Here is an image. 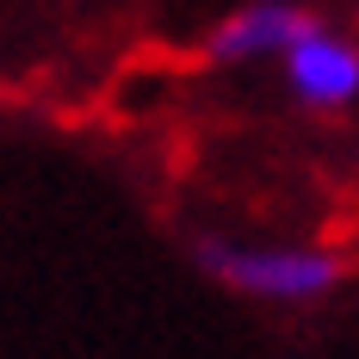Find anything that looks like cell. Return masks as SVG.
I'll return each mask as SVG.
<instances>
[{"label": "cell", "instance_id": "obj_1", "mask_svg": "<svg viewBox=\"0 0 359 359\" xmlns=\"http://www.w3.org/2000/svg\"><path fill=\"white\" fill-rule=\"evenodd\" d=\"M192 260L211 273L217 285L266 297V304H310L328 297L353 266L334 248H236V242H198Z\"/></svg>", "mask_w": 359, "mask_h": 359}, {"label": "cell", "instance_id": "obj_2", "mask_svg": "<svg viewBox=\"0 0 359 359\" xmlns=\"http://www.w3.org/2000/svg\"><path fill=\"white\" fill-rule=\"evenodd\" d=\"M285 81H291V93L316 111L353 106L359 100V43H347L341 32H328L323 19H316L285 50Z\"/></svg>", "mask_w": 359, "mask_h": 359}, {"label": "cell", "instance_id": "obj_3", "mask_svg": "<svg viewBox=\"0 0 359 359\" xmlns=\"http://www.w3.org/2000/svg\"><path fill=\"white\" fill-rule=\"evenodd\" d=\"M316 19L291 0H254L242 13H229L211 32V62H260V56H285Z\"/></svg>", "mask_w": 359, "mask_h": 359}]
</instances>
